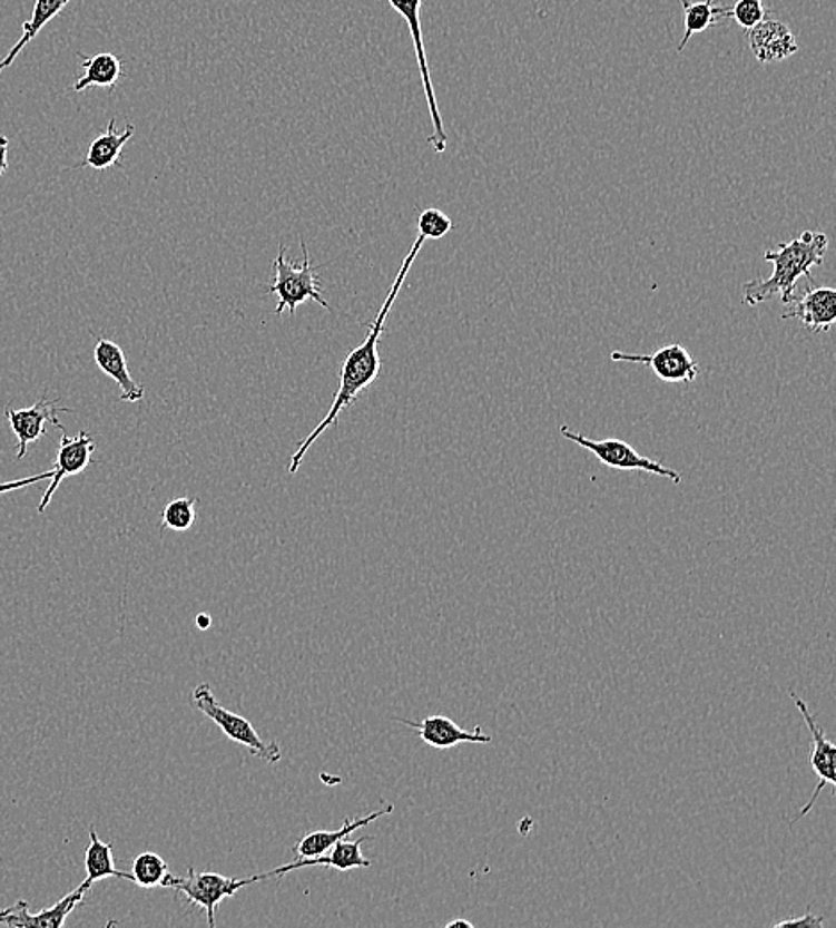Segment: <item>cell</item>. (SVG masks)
I'll return each instance as SVG.
<instances>
[{"instance_id": "1", "label": "cell", "mask_w": 836, "mask_h": 928, "mask_svg": "<svg viewBox=\"0 0 836 928\" xmlns=\"http://www.w3.org/2000/svg\"><path fill=\"white\" fill-rule=\"evenodd\" d=\"M425 242L426 240L421 234H417L416 242L412 243V248L409 251L407 257L403 260L402 266H400L399 275L394 279L391 292L385 296L381 313L376 316L375 322L370 325L366 340L346 355L345 363L341 368L340 388H337L336 397H334V402H332L331 411L316 426V429L302 441L298 450L293 453L292 462H289V468H287L289 473H296L298 471L302 461H304L305 453L313 447L314 441L318 440L319 436L327 431V429H331L332 426H336L340 414L345 409H348L350 406L354 404L357 397L364 390L372 387L373 382L381 375L382 361L381 354H378V343H381L382 332H384L385 320L390 319L394 301H396V296H399L400 290H402L403 283L407 279L409 270L414 265V261H416L417 254H420L421 247H423V243Z\"/></svg>"}, {"instance_id": "2", "label": "cell", "mask_w": 836, "mask_h": 928, "mask_svg": "<svg viewBox=\"0 0 836 928\" xmlns=\"http://www.w3.org/2000/svg\"><path fill=\"white\" fill-rule=\"evenodd\" d=\"M827 248L829 238L826 233L805 231L799 238L781 243L776 251L765 252L764 260L773 263V275L744 284V304L755 307L773 296H779L781 302L788 304L797 281L809 277L812 268L823 265Z\"/></svg>"}, {"instance_id": "3", "label": "cell", "mask_w": 836, "mask_h": 928, "mask_svg": "<svg viewBox=\"0 0 836 928\" xmlns=\"http://www.w3.org/2000/svg\"><path fill=\"white\" fill-rule=\"evenodd\" d=\"M302 252H304V260L301 265L296 266L292 261L286 260V247L281 245L278 247V256L273 263V283L269 284L268 293L278 296L277 310L275 314L283 316L284 310H289V314L296 313V307L305 304L307 301L318 302L325 310H332L322 295V279L316 274L313 263H311L309 251L302 240Z\"/></svg>"}, {"instance_id": "4", "label": "cell", "mask_w": 836, "mask_h": 928, "mask_svg": "<svg viewBox=\"0 0 836 928\" xmlns=\"http://www.w3.org/2000/svg\"><path fill=\"white\" fill-rule=\"evenodd\" d=\"M268 879V873L254 875L248 879H236V877H225V875L215 873V871H197L193 866H189L188 877H175L170 871L163 880L161 888H170L183 892L188 903L198 906L206 912L207 924L213 928L216 927V907L222 903V900L234 897L239 889L246 888V886Z\"/></svg>"}, {"instance_id": "5", "label": "cell", "mask_w": 836, "mask_h": 928, "mask_svg": "<svg viewBox=\"0 0 836 928\" xmlns=\"http://www.w3.org/2000/svg\"><path fill=\"white\" fill-rule=\"evenodd\" d=\"M191 704L204 716L213 720L222 729V732L227 735L228 740H233L237 745L245 746L255 758L263 759V761L269 764L281 763L283 750H281L278 743H266V741L260 740V735L257 734L254 725L246 717L228 711L224 705H219L215 693H213L207 682L193 690Z\"/></svg>"}, {"instance_id": "6", "label": "cell", "mask_w": 836, "mask_h": 928, "mask_svg": "<svg viewBox=\"0 0 836 928\" xmlns=\"http://www.w3.org/2000/svg\"><path fill=\"white\" fill-rule=\"evenodd\" d=\"M560 434L564 436L565 440L573 441L578 447L594 453L598 461L603 462L604 467L613 468V470L645 471V473L671 480L672 485L676 486H680L681 480H683L680 471L667 468L666 465L655 461V459L646 458L642 453L637 452L630 443L618 440V438L592 440V438H587L580 432L571 431L568 426L560 427Z\"/></svg>"}, {"instance_id": "7", "label": "cell", "mask_w": 836, "mask_h": 928, "mask_svg": "<svg viewBox=\"0 0 836 928\" xmlns=\"http://www.w3.org/2000/svg\"><path fill=\"white\" fill-rule=\"evenodd\" d=\"M391 8L402 14L411 31L414 50H416L417 65H420L421 81L425 90L426 104H429L430 118L434 133L429 138V144L434 147L435 153L443 154L446 150L447 135L444 129L443 117L439 111L437 97H435L432 76H430L429 59H426L425 41H423V29H421V6L423 0H390Z\"/></svg>"}, {"instance_id": "8", "label": "cell", "mask_w": 836, "mask_h": 928, "mask_svg": "<svg viewBox=\"0 0 836 928\" xmlns=\"http://www.w3.org/2000/svg\"><path fill=\"white\" fill-rule=\"evenodd\" d=\"M610 359L616 363H633L651 368V372L660 381L671 382V384H690L699 378V372H701L698 359L694 358L680 343L662 346L653 354H630L622 350H613Z\"/></svg>"}, {"instance_id": "9", "label": "cell", "mask_w": 836, "mask_h": 928, "mask_svg": "<svg viewBox=\"0 0 836 928\" xmlns=\"http://www.w3.org/2000/svg\"><path fill=\"white\" fill-rule=\"evenodd\" d=\"M61 436V443H59L58 456L55 459V468H52V479H50L49 488L46 495L41 498L38 512L43 515L49 504L52 502L56 491L67 477L79 476L86 468L91 465V456H94L97 443L91 438L90 432L81 431L77 436H68L63 431Z\"/></svg>"}, {"instance_id": "10", "label": "cell", "mask_w": 836, "mask_h": 928, "mask_svg": "<svg viewBox=\"0 0 836 928\" xmlns=\"http://www.w3.org/2000/svg\"><path fill=\"white\" fill-rule=\"evenodd\" d=\"M90 883L82 882L79 888L65 895L58 903L49 909L40 910L37 915L29 912V903L19 900L14 906L0 910V924L6 927L19 928H61L67 924L68 916L76 907L85 901L86 892L90 891Z\"/></svg>"}, {"instance_id": "11", "label": "cell", "mask_w": 836, "mask_h": 928, "mask_svg": "<svg viewBox=\"0 0 836 928\" xmlns=\"http://www.w3.org/2000/svg\"><path fill=\"white\" fill-rule=\"evenodd\" d=\"M788 695L791 696V700L796 702L797 709H799L800 716L805 720L806 726H808L809 734L814 737V754H812V766H814L815 775L818 776L817 788H815L814 794H812V799L809 802H806L805 808L800 809L799 817L794 820V823L800 820V818H805L812 809H814L815 802H817L818 794L820 791L826 788V785H833L835 788L836 784V746L832 740H827L826 732L824 729L818 726V723L815 722V717L812 716V713L808 711V705L796 695V691H790Z\"/></svg>"}, {"instance_id": "12", "label": "cell", "mask_w": 836, "mask_h": 928, "mask_svg": "<svg viewBox=\"0 0 836 928\" xmlns=\"http://www.w3.org/2000/svg\"><path fill=\"white\" fill-rule=\"evenodd\" d=\"M58 400H38L37 404L28 409L6 408L4 417L10 422L11 431L19 440V452L17 459L26 458L29 443L40 440L46 436V423L50 422L63 431V423L59 422L58 413H68L70 409L58 408Z\"/></svg>"}, {"instance_id": "13", "label": "cell", "mask_w": 836, "mask_h": 928, "mask_svg": "<svg viewBox=\"0 0 836 928\" xmlns=\"http://www.w3.org/2000/svg\"><path fill=\"white\" fill-rule=\"evenodd\" d=\"M790 310L783 319H797L814 332H827L836 322V290L832 286L812 287L800 296H791Z\"/></svg>"}, {"instance_id": "14", "label": "cell", "mask_w": 836, "mask_h": 928, "mask_svg": "<svg viewBox=\"0 0 836 928\" xmlns=\"http://www.w3.org/2000/svg\"><path fill=\"white\" fill-rule=\"evenodd\" d=\"M403 725L416 729L423 743L432 746V749L447 750L453 746L461 745V743H480V745H488L491 743V735L483 734L482 729L474 726L473 731H465L461 725H456L453 720H450L443 714H434V716H426L423 722H409V720H400Z\"/></svg>"}, {"instance_id": "15", "label": "cell", "mask_w": 836, "mask_h": 928, "mask_svg": "<svg viewBox=\"0 0 836 928\" xmlns=\"http://www.w3.org/2000/svg\"><path fill=\"white\" fill-rule=\"evenodd\" d=\"M749 32V47L758 64H778L796 55V37L787 23L778 20H764Z\"/></svg>"}, {"instance_id": "16", "label": "cell", "mask_w": 836, "mask_h": 928, "mask_svg": "<svg viewBox=\"0 0 836 928\" xmlns=\"http://www.w3.org/2000/svg\"><path fill=\"white\" fill-rule=\"evenodd\" d=\"M95 363L108 378L120 387L121 402H139L144 400L145 388L132 379L127 358L118 343L111 340H99L94 350Z\"/></svg>"}, {"instance_id": "17", "label": "cell", "mask_w": 836, "mask_h": 928, "mask_svg": "<svg viewBox=\"0 0 836 928\" xmlns=\"http://www.w3.org/2000/svg\"><path fill=\"white\" fill-rule=\"evenodd\" d=\"M136 127L132 124H127L126 129H117V120L111 118L108 124V129L102 135L91 141L88 154L79 165L73 168H86L90 166L94 170H108L111 166L121 165V153L124 147L129 144V139L135 136Z\"/></svg>"}, {"instance_id": "18", "label": "cell", "mask_w": 836, "mask_h": 928, "mask_svg": "<svg viewBox=\"0 0 836 928\" xmlns=\"http://www.w3.org/2000/svg\"><path fill=\"white\" fill-rule=\"evenodd\" d=\"M394 811L393 805H387V808L381 809V811L372 812V814H367L366 818H358V820H348L346 818L345 823L341 827L340 830H316V832H311V834L305 836L302 838L295 847L296 859H309V857H318L325 856V853L331 852L332 847L341 841V839L348 838L352 832H355L357 829H363V827L370 826L373 821L378 820V818L387 817L391 812Z\"/></svg>"}, {"instance_id": "19", "label": "cell", "mask_w": 836, "mask_h": 928, "mask_svg": "<svg viewBox=\"0 0 836 928\" xmlns=\"http://www.w3.org/2000/svg\"><path fill=\"white\" fill-rule=\"evenodd\" d=\"M81 58H85L81 64L85 74L72 86L73 91H85L88 88H109V90H112L124 76L121 59L118 56L100 52V55L81 56Z\"/></svg>"}, {"instance_id": "20", "label": "cell", "mask_w": 836, "mask_h": 928, "mask_svg": "<svg viewBox=\"0 0 836 928\" xmlns=\"http://www.w3.org/2000/svg\"><path fill=\"white\" fill-rule=\"evenodd\" d=\"M372 838L361 839H341L328 856L309 857V859H295L296 870L307 868V866H327V868H336L340 871H350L354 868H370L372 862L367 861L363 856V843L370 841Z\"/></svg>"}, {"instance_id": "21", "label": "cell", "mask_w": 836, "mask_h": 928, "mask_svg": "<svg viewBox=\"0 0 836 928\" xmlns=\"http://www.w3.org/2000/svg\"><path fill=\"white\" fill-rule=\"evenodd\" d=\"M86 883L94 886L99 880L124 879L132 882V875L118 870L112 857V844L104 843L94 826H90V844L85 853Z\"/></svg>"}, {"instance_id": "22", "label": "cell", "mask_w": 836, "mask_h": 928, "mask_svg": "<svg viewBox=\"0 0 836 928\" xmlns=\"http://www.w3.org/2000/svg\"><path fill=\"white\" fill-rule=\"evenodd\" d=\"M70 2H72V0H37L35 10H32L31 20L23 23L22 38H20V40L11 47L10 52H8L4 58L0 59V74L4 72L6 68L13 64L17 56L22 52L23 47L31 43V41L38 37V32L46 28L50 20L56 19V17H58V14L61 13L68 4H70Z\"/></svg>"}, {"instance_id": "23", "label": "cell", "mask_w": 836, "mask_h": 928, "mask_svg": "<svg viewBox=\"0 0 836 928\" xmlns=\"http://www.w3.org/2000/svg\"><path fill=\"white\" fill-rule=\"evenodd\" d=\"M685 11V37L681 40L678 52H683L690 38L699 32L708 31L722 19H729V8L716 6L714 0H701V2H689L681 0Z\"/></svg>"}, {"instance_id": "24", "label": "cell", "mask_w": 836, "mask_h": 928, "mask_svg": "<svg viewBox=\"0 0 836 928\" xmlns=\"http://www.w3.org/2000/svg\"><path fill=\"white\" fill-rule=\"evenodd\" d=\"M170 873V866L159 853L144 852L132 862V882L139 888H161L166 875Z\"/></svg>"}, {"instance_id": "25", "label": "cell", "mask_w": 836, "mask_h": 928, "mask_svg": "<svg viewBox=\"0 0 836 928\" xmlns=\"http://www.w3.org/2000/svg\"><path fill=\"white\" fill-rule=\"evenodd\" d=\"M163 525L175 533L189 530L197 520V498H174L166 504L161 515Z\"/></svg>"}, {"instance_id": "26", "label": "cell", "mask_w": 836, "mask_h": 928, "mask_svg": "<svg viewBox=\"0 0 836 928\" xmlns=\"http://www.w3.org/2000/svg\"><path fill=\"white\" fill-rule=\"evenodd\" d=\"M765 0H737L734 8H729V19H734L740 28L751 31L758 23L767 20Z\"/></svg>"}, {"instance_id": "27", "label": "cell", "mask_w": 836, "mask_h": 928, "mask_svg": "<svg viewBox=\"0 0 836 928\" xmlns=\"http://www.w3.org/2000/svg\"><path fill=\"white\" fill-rule=\"evenodd\" d=\"M417 229L425 240H441L453 229V222L441 209L429 207L425 212H421L417 218Z\"/></svg>"}, {"instance_id": "28", "label": "cell", "mask_w": 836, "mask_h": 928, "mask_svg": "<svg viewBox=\"0 0 836 928\" xmlns=\"http://www.w3.org/2000/svg\"><path fill=\"white\" fill-rule=\"evenodd\" d=\"M50 479H52V470L46 471V473H38V476L23 477V479L0 482V495L10 494V491H17V489L28 488V486L38 485V482H41V480Z\"/></svg>"}, {"instance_id": "29", "label": "cell", "mask_w": 836, "mask_h": 928, "mask_svg": "<svg viewBox=\"0 0 836 928\" xmlns=\"http://www.w3.org/2000/svg\"><path fill=\"white\" fill-rule=\"evenodd\" d=\"M824 919L818 918V916L812 915V910L806 909L805 916L803 918H790L785 919V921H778V924H774V927H823Z\"/></svg>"}, {"instance_id": "30", "label": "cell", "mask_w": 836, "mask_h": 928, "mask_svg": "<svg viewBox=\"0 0 836 928\" xmlns=\"http://www.w3.org/2000/svg\"><path fill=\"white\" fill-rule=\"evenodd\" d=\"M8 150H10V139L0 135V177L8 170Z\"/></svg>"}, {"instance_id": "31", "label": "cell", "mask_w": 836, "mask_h": 928, "mask_svg": "<svg viewBox=\"0 0 836 928\" xmlns=\"http://www.w3.org/2000/svg\"><path fill=\"white\" fill-rule=\"evenodd\" d=\"M210 624H213V619H210V616L207 615V613H200V615L197 616V625L200 631H207V628L210 627Z\"/></svg>"}, {"instance_id": "32", "label": "cell", "mask_w": 836, "mask_h": 928, "mask_svg": "<svg viewBox=\"0 0 836 928\" xmlns=\"http://www.w3.org/2000/svg\"><path fill=\"white\" fill-rule=\"evenodd\" d=\"M455 927L473 928V924H471V921H468V919H455V921H450V924H446V928Z\"/></svg>"}]
</instances>
